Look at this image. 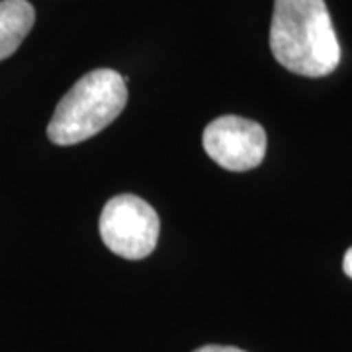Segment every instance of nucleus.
<instances>
[{"mask_svg": "<svg viewBox=\"0 0 352 352\" xmlns=\"http://www.w3.org/2000/svg\"><path fill=\"white\" fill-rule=\"evenodd\" d=\"M201 143L212 161L233 173L256 168L266 155L264 127L241 116H221L208 124Z\"/></svg>", "mask_w": 352, "mask_h": 352, "instance_id": "4", "label": "nucleus"}, {"mask_svg": "<svg viewBox=\"0 0 352 352\" xmlns=\"http://www.w3.org/2000/svg\"><path fill=\"white\" fill-rule=\"evenodd\" d=\"M127 104L124 76L112 69H96L80 76L57 104L47 126L55 145H76L112 124Z\"/></svg>", "mask_w": 352, "mask_h": 352, "instance_id": "2", "label": "nucleus"}, {"mask_svg": "<svg viewBox=\"0 0 352 352\" xmlns=\"http://www.w3.org/2000/svg\"><path fill=\"white\" fill-rule=\"evenodd\" d=\"M159 215L145 200L133 194H120L106 201L100 214L104 245L127 261L149 256L159 241Z\"/></svg>", "mask_w": 352, "mask_h": 352, "instance_id": "3", "label": "nucleus"}, {"mask_svg": "<svg viewBox=\"0 0 352 352\" xmlns=\"http://www.w3.org/2000/svg\"><path fill=\"white\" fill-rule=\"evenodd\" d=\"M270 51L289 73L331 75L340 63V45L325 0H274Z\"/></svg>", "mask_w": 352, "mask_h": 352, "instance_id": "1", "label": "nucleus"}, {"mask_svg": "<svg viewBox=\"0 0 352 352\" xmlns=\"http://www.w3.org/2000/svg\"><path fill=\"white\" fill-rule=\"evenodd\" d=\"M194 352H245L237 346H221V344H206L201 349H196Z\"/></svg>", "mask_w": 352, "mask_h": 352, "instance_id": "6", "label": "nucleus"}, {"mask_svg": "<svg viewBox=\"0 0 352 352\" xmlns=\"http://www.w3.org/2000/svg\"><path fill=\"white\" fill-rule=\"evenodd\" d=\"M342 270L349 278H352V247L349 251L344 252V258H342Z\"/></svg>", "mask_w": 352, "mask_h": 352, "instance_id": "7", "label": "nucleus"}, {"mask_svg": "<svg viewBox=\"0 0 352 352\" xmlns=\"http://www.w3.org/2000/svg\"><path fill=\"white\" fill-rule=\"evenodd\" d=\"M34 22L36 10L28 0H0V61L22 45Z\"/></svg>", "mask_w": 352, "mask_h": 352, "instance_id": "5", "label": "nucleus"}]
</instances>
